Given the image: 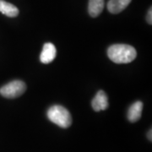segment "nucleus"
<instances>
[{"mask_svg":"<svg viewBox=\"0 0 152 152\" xmlns=\"http://www.w3.org/2000/svg\"><path fill=\"white\" fill-rule=\"evenodd\" d=\"M0 12L6 16L11 18L16 17L19 15V10L16 6L4 0H0Z\"/></svg>","mask_w":152,"mask_h":152,"instance_id":"obj_8","label":"nucleus"},{"mask_svg":"<svg viewBox=\"0 0 152 152\" xmlns=\"http://www.w3.org/2000/svg\"><path fill=\"white\" fill-rule=\"evenodd\" d=\"M26 90V84L21 80H14L0 88V94L5 98L14 99L23 95Z\"/></svg>","mask_w":152,"mask_h":152,"instance_id":"obj_3","label":"nucleus"},{"mask_svg":"<svg viewBox=\"0 0 152 152\" xmlns=\"http://www.w3.org/2000/svg\"><path fill=\"white\" fill-rule=\"evenodd\" d=\"M147 22L150 24V25H152V9L150 8V10L148 11V15H147Z\"/></svg>","mask_w":152,"mask_h":152,"instance_id":"obj_10","label":"nucleus"},{"mask_svg":"<svg viewBox=\"0 0 152 152\" xmlns=\"http://www.w3.org/2000/svg\"><path fill=\"white\" fill-rule=\"evenodd\" d=\"M143 110V102L140 101L135 102L130 106V107L128 110V119L131 123H135L140 119Z\"/></svg>","mask_w":152,"mask_h":152,"instance_id":"obj_6","label":"nucleus"},{"mask_svg":"<svg viewBox=\"0 0 152 152\" xmlns=\"http://www.w3.org/2000/svg\"><path fill=\"white\" fill-rule=\"evenodd\" d=\"M107 56L115 64H129L135 59L137 52L130 45L114 44L107 49Z\"/></svg>","mask_w":152,"mask_h":152,"instance_id":"obj_1","label":"nucleus"},{"mask_svg":"<svg viewBox=\"0 0 152 152\" xmlns=\"http://www.w3.org/2000/svg\"><path fill=\"white\" fill-rule=\"evenodd\" d=\"M104 0H89L88 11L90 15L96 18L102 12L104 9Z\"/></svg>","mask_w":152,"mask_h":152,"instance_id":"obj_9","label":"nucleus"},{"mask_svg":"<svg viewBox=\"0 0 152 152\" xmlns=\"http://www.w3.org/2000/svg\"><path fill=\"white\" fill-rule=\"evenodd\" d=\"M91 106L94 111L96 112H100V111H104L108 107V98L107 94L103 91H99L96 96L93 98L91 102Z\"/></svg>","mask_w":152,"mask_h":152,"instance_id":"obj_4","label":"nucleus"},{"mask_svg":"<svg viewBox=\"0 0 152 152\" xmlns=\"http://www.w3.org/2000/svg\"><path fill=\"white\" fill-rule=\"evenodd\" d=\"M47 116L48 119L63 129H68L72 124L70 113L63 106L54 105L48 110Z\"/></svg>","mask_w":152,"mask_h":152,"instance_id":"obj_2","label":"nucleus"},{"mask_svg":"<svg viewBox=\"0 0 152 152\" xmlns=\"http://www.w3.org/2000/svg\"><path fill=\"white\" fill-rule=\"evenodd\" d=\"M56 58V48L53 43L47 42L44 44L42 53L40 55V60L42 64H48L52 63Z\"/></svg>","mask_w":152,"mask_h":152,"instance_id":"obj_5","label":"nucleus"},{"mask_svg":"<svg viewBox=\"0 0 152 152\" xmlns=\"http://www.w3.org/2000/svg\"><path fill=\"white\" fill-rule=\"evenodd\" d=\"M132 0H109L107 10L111 14H118L129 6Z\"/></svg>","mask_w":152,"mask_h":152,"instance_id":"obj_7","label":"nucleus"},{"mask_svg":"<svg viewBox=\"0 0 152 152\" xmlns=\"http://www.w3.org/2000/svg\"><path fill=\"white\" fill-rule=\"evenodd\" d=\"M151 134H152V129H150L149 132L147 133V138L150 141H152V137H151Z\"/></svg>","mask_w":152,"mask_h":152,"instance_id":"obj_11","label":"nucleus"}]
</instances>
